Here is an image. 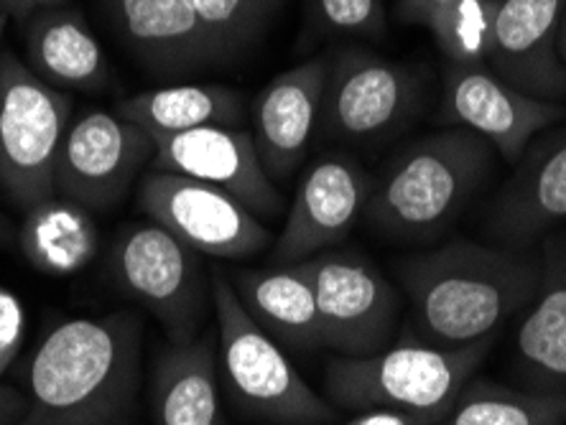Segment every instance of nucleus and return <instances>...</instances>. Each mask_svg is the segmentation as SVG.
Listing matches in <instances>:
<instances>
[{"instance_id":"f257e3e1","label":"nucleus","mask_w":566,"mask_h":425,"mask_svg":"<svg viewBox=\"0 0 566 425\" xmlns=\"http://www.w3.org/2000/svg\"><path fill=\"white\" fill-rule=\"evenodd\" d=\"M411 304L403 341L464 347L493 339L536 296L541 255L454 240L398 265Z\"/></svg>"},{"instance_id":"f03ea898","label":"nucleus","mask_w":566,"mask_h":425,"mask_svg":"<svg viewBox=\"0 0 566 425\" xmlns=\"http://www.w3.org/2000/svg\"><path fill=\"white\" fill-rule=\"evenodd\" d=\"M140 321L133 314L66 319L27 370V411L15 425H128L138 393Z\"/></svg>"},{"instance_id":"7ed1b4c3","label":"nucleus","mask_w":566,"mask_h":425,"mask_svg":"<svg viewBox=\"0 0 566 425\" xmlns=\"http://www.w3.org/2000/svg\"><path fill=\"white\" fill-rule=\"evenodd\" d=\"M493 163L495 148L474 130L431 132L388 163L365 214L388 237H437L472 202Z\"/></svg>"},{"instance_id":"20e7f679","label":"nucleus","mask_w":566,"mask_h":425,"mask_svg":"<svg viewBox=\"0 0 566 425\" xmlns=\"http://www.w3.org/2000/svg\"><path fill=\"white\" fill-rule=\"evenodd\" d=\"M490 341L429 347L398 341L370 357H337L327 366V400L345 411H444L474 378Z\"/></svg>"},{"instance_id":"39448f33","label":"nucleus","mask_w":566,"mask_h":425,"mask_svg":"<svg viewBox=\"0 0 566 425\" xmlns=\"http://www.w3.org/2000/svg\"><path fill=\"white\" fill-rule=\"evenodd\" d=\"M210 286L222 378L240 411L281 425H319L337 418L329 400L306 385L279 341L251 319L230 278L214 268Z\"/></svg>"},{"instance_id":"423d86ee","label":"nucleus","mask_w":566,"mask_h":425,"mask_svg":"<svg viewBox=\"0 0 566 425\" xmlns=\"http://www.w3.org/2000/svg\"><path fill=\"white\" fill-rule=\"evenodd\" d=\"M72 99L36 77L27 62L0 56V187L23 212L54 196L56 161Z\"/></svg>"},{"instance_id":"0eeeda50","label":"nucleus","mask_w":566,"mask_h":425,"mask_svg":"<svg viewBox=\"0 0 566 425\" xmlns=\"http://www.w3.org/2000/svg\"><path fill=\"white\" fill-rule=\"evenodd\" d=\"M107 265L123 294L156 316L169 341L199 337L212 286L207 288L197 249L156 222L128 224L115 237Z\"/></svg>"},{"instance_id":"6e6552de","label":"nucleus","mask_w":566,"mask_h":425,"mask_svg":"<svg viewBox=\"0 0 566 425\" xmlns=\"http://www.w3.org/2000/svg\"><path fill=\"white\" fill-rule=\"evenodd\" d=\"M302 268L314 288L324 347L339 357H370L390 344L401 298L368 257L319 253Z\"/></svg>"},{"instance_id":"1a4fd4ad","label":"nucleus","mask_w":566,"mask_h":425,"mask_svg":"<svg viewBox=\"0 0 566 425\" xmlns=\"http://www.w3.org/2000/svg\"><path fill=\"white\" fill-rule=\"evenodd\" d=\"M154 153V136L136 123L118 113L85 110L66 125L54 189L90 212H105L128 194Z\"/></svg>"},{"instance_id":"9d476101","label":"nucleus","mask_w":566,"mask_h":425,"mask_svg":"<svg viewBox=\"0 0 566 425\" xmlns=\"http://www.w3.org/2000/svg\"><path fill=\"white\" fill-rule=\"evenodd\" d=\"M138 204L199 255L243 261L271 245V232L258 216L210 183L169 171H151L140 181Z\"/></svg>"},{"instance_id":"9b49d317","label":"nucleus","mask_w":566,"mask_h":425,"mask_svg":"<svg viewBox=\"0 0 566 425\" xmlns=\"http://www.w3.org/2000/svg\"><path fill=\"white\" fill-rule=\"evenodd\" d=\"M444 118L474 130L503 158L518 163L534 138L566 118V105L523 95L488 64H449Z\"/></svg>"},{"instance_id":"f8f14e48","label":"nucleus","mask_w":566,"mask_h":425,"mask_svg":"<svg viewBox=\"0 0 566 425\" xmlns=\"http://www.w3.org/2000/svg\"><path fill=\"white\" fill-rule=\"evenodd\" d=\"M373 183L353 158L322 156L298 181L273 263L296 265L343 243L368 210Z\"/></svg>"},{"instance_id":"ddd939ff","label":"nucleus","mask_w":566,"mask_h":425,"mask_svg":"<svg viewBox=\"0 0 566 425\" xmlns=\"http://www.w3.org/2000/svg\"><path fill=\"white\" fill-rule=\"evenodd\" d=\"M419 89L406 66L349 49L329 64L322 120L345 140L388 136L409 118Z\"/></svg>"},{"instance_id":"4468645a","label":"nucleus","mask_w":566,"mask_h":425,"mask_svg":"<svg viewBox=\"0 0 566 425\" xmlns=\"http://www.w3.org/2000/svg\"><path fill=\"white\" fill-rule=\"evenodd\" d=\"M154 140V171L179 173L228 191L255 216H276L283 210L279 187L258 158L253 132L210 125Z\"/></svg>"},{"instance_id":"2eb2a0df","label":"nucleus","mask_w":566,"mask_h":425,"mask_svg":"<svg viewBox=\"0 0 566 425\" xmlns=\"http://www.w3.org/2000/svg\"><path fill=\"white\" fill-rule=\"evenodd\" d=\"M566 0H501L488 66L523 95L564 103L566 64L559 29Z\"/></svg>"},{"instance_id":"dca6fc26","label":"nucleus","mask_w":566,"mask_h":425,"mask_svg":"<svg viewBox=\"0 0 566 425\" xmlns=\"http://www.w3.org/2000/svg\"><path fill=\"white\" fill-rule=\"evenodd\" d=\"M566 220V128L534 138L497 191L488 232L507 249L526 253Z\"/></svg>"},{"instance_id":"f3484780","label":"nucleus","mask_w":566,"mask_h":425,"mask_svg":"<svg viewBox=\"0 0 566 425\" xmlns=\"http://www.w3.org/2000/svg\"><path fill=\"white\" fill-rule=\"evenodd\" d=\"M329 62L316 56L281 72L261 89L253 107V140L263 171L273 183L289 181L310 153L322 118Z\"/></svg>"},{"instance_id":"a211bd4d","label":"nucleus","mask_w":566,"mask_h":425,"mask_svg":"<svg viewBox=\"0 0 566 425\" xmlns=\"http://www.w3.org/2000/svg\"><path fill=\"white\" fill-rule=\"evenodd\" d=\"M107 15L140 64L177 77L220 64L210 36L187 0H103Z\"/></svg>"},{"instance_id":"6ab92c4d","label":"nucleus","mask_w":566,"mask_h":425,"mask_svg":"<svg viewBox=\"0 0 566 425\" xmlns=\"http://www.w3.org/2000/svg\"><path fill=\"white\" fill-rule=\"evenodd\" d=\"M515 372L536 393H566V237L541 243L536 296L515 329Z\"/></svg>"},{"instance_id":"aec40b11","label":"nucleus","mask_w":566,"mask_h":425,"mask_svg":"<svg viewBox=\"0 0 566 425\" xmlns=\"http://www.w3.org/2000/svg\"><path fill=\"white\" fill-rule=\"evenodd\" d=\"M240 304L265 334L279 344L312 352L324 347L314 288L302 263L263 270H238L230 278Z\"/></svg>"},{"instance_id":"412c9836","label":"nucleus","mask_w":566,"mask_h":425,"mask_svg":"<svg viewBox=\"0 0 566 425\" xmlns=\"http://www.w3.org/2000/svg\"><path fill=\"white\" fill-rule=\"evenodd\" d=\"M29 70L56 89H103L113 72L77 8H46L31 15L27 26Z\"/></svg>"},{"instance_id":"4be33fe9","label":"nucleus","mask_w":566,"mask_h":425,"mask_svg":"<svg viewBox=\"0 0 566 425\" xmlns=\"http://www.w3.org/2000/svg\"><path fill=\"white\" fill-rule=\"evenodd\" d=\"M156 425H222L218 354L210 337L169 341L154 364Z\"/></svg>"},{"instance_id":"5701e85b","label":"nucleus","mask_w":566,"mask_h":425,"mask_svg":"<svg viewBox=\"0 0 566 425\" xmlns=\"http://www.w3.org/2000/svg\"><path fill=\"white\" fill-rule=\"evenodd\" d=\"M99 232L93 212L66 196L33 204L19 230V247L33 270L66 278L93 263Z\"/></svg>"},{"instance_id":"b1692460","label":"nucleus","mask_w":566,"mask_h":425,"mask_svg":"<svg viewBox=\"0 0 566 425\" xmlns=\"http://www.w3.org/2000/svg\"><path fill=\"white\" fill-rule=\"evenodd\" d=\"M118 115L158 138L210 125L235 128L243 120V99L222 85H169L123 99Z\"/></svg>"},{"instance_id":"393cba45","label":"nucleus","mask_w":566,"mask_h":425,"mask_svg":"<svg viewBox=\"0 0 566 425\" xmlns=\"http://www.w3.org/2000/svg\"><path fill=\"white\" fill-rule=\"evenodd\" d=\"M566 393L513 390L470 380L434 425H564Z\"/></svg>"},{"instance_id":"a878e982","label":"nucleus","mask_w":566,"mask_h":425,"mask_svg":"<svg viewBox=\"0 0 566 425\" xmlns=\"http://www.w3.org/2000/svg\"><path fill=\"white\" fill-rule=\"evenodd\" d=\"M501 0H452L427 21L449 64H488Z\"/></svg>"},{"instance_id":"bb28decb","label":"nucleus","mask_w":566,"mask_h":425,"mask_svg":"<svg viewBox=\"0 0 566 425\" xmlns=\"http://www.w3.org/2000/svg\"><path fill=\"white\" fill-rule=\"evenodd\" d=\"M210 36L220 64L245 52L269 21L279 0H187Z\"/></svg>"},{"instance_id":"cd10ccee","label":"nucleus","mask_w":566,"mask_h":425,"mask_svg":"<svg viewBox=\"0 0 566 425\" xmlns=\"http://www.w3.org/2000/svg\"><path fill=\"white\" fill-rule=\"evenodd\" d=\"M314 15L332 33L376 36L386 23L382 0H314Z\"/></svg>"},{"instance_id":"c85d7f7f","label":"nucleus","mask_w":566,"mask_h":425,"mask_svg":"<svg viewBox=\"0 0 566 425\" xmlns=\"http://www.w3.org/2000/svg\"><path fill=\"white\" fill-rule=\"evenodd\" d=\"M23 329H27V314H23L19 296L8 288H0V382L21 352Z\"/></svg>"},{"instance_id":"c756f323","label":"nucleus","mask_w":566,"mask_h":425,"mask_svg":"<svg viewBox=\"0 0 566 425\" xmlns=\"http://www.w3.org/2000/svg\"><path fill=\"white\" fill-rule=\"evenodd\" d=\"M444 411H386V407H378V411H363L357 418H353L345 425H434Z\"/></svg>"},{"instance_id":"7c9ffc66","label":"nucleus","mask_w":566,"mask_h":425,"mask_svg":"<svg viewBox=\"0 0 566 425\" xmlns=\"http://www.w3.org/2000/svg\"><path fill=\"white\" fill-rule=\"evenodd\" d=\"M449 3H452V0H398V15L409 23H421V26H427L431 15Z\"/></svg>"},{"instance_id":"2f4dec72","label":"nucleus","mask_w":566,"mask_h":425,"mask_svg":"<svg viewBox=\"0 0 566 425\" xmlns=\"http://www.w3.org/2000/svg\"><path fill=\"white\" fill-rule=\"evenodd\" d=\"M64 3L66 0H0V13H3L6 19L29 21L31 15H36L39 11H46V8H56Z\"/></svg>"},{"instance_id":"473e14b6","label":"nucleus","mask_w":566,"mask_h":425,"mask_svg":"<svg viewBox=\"0 0 566 425\" xmlns=\"http://www.w3.org/2000/svg\"><path fill=\"white\" fill-rule=\"evenodd\" d=\"M23 411H27V397H23V393L0 382V425H15Z\"/></svg>"},{"instance_id":"72a5a7b5","label":"nucleus","mask_w":566,"mask_h":425,"mask_svg":"<svg viewBox=\"0 0 566 425\" xmlns=\"http://www.w3.org/2000/svg\"><path fill=\"white\" fill-rule=\"evenodd\" d=\"M15 240H19V232H15L11 227V222L0 214V247H8L11 243H15Z\"/></svg>"},{"instance_id":"f704fd0d","label":"nucleus","mask_w":566,"mask_h":425,"mask_svg":"<svg viewBox=\"0 0 566 425\" xmlns=\"http://www.w3.org/2000/svg\"><path fill=\"white\" fill-rule=\"evenodd\" d=\"M559 54H562V60L566 64V15H564L562 29H559Z\"/></svg>"},{"instance_id":"c9c22d12","label":"nucleus","mask_w":566,"mask_h":425,"mask_svg":"<svg viewBox=\"0 0 566 425\" xmlns=\"http://www.w3.org/2000/svg\"><path fill=\"white\" fill-rule=\"evenodd\" d=\"M6 23H8V19L3 13H0V44H3V33H6ZM0 56H3V49H0Z\"/></svg>"}]
</instances>
